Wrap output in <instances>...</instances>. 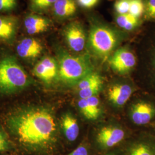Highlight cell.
Wrapping results in <instances>:
<instances>
[{
  "instance_id": "6da1fadb",
  "label": "cell",
  "mask_w": 155,
  "mask_h": 155,
  "mask_svg": "<svg viewBox=\"0 0 155 155\" xmlns=\"http://www.w3.org/2000/svg\"><path fill=\"white\" fill-rule=\"evenodd\" d=\"M5 126L12 138L28 154H46L55 148L58 131L55 118L45 107H18L6 117Z\"/></svg>"
},
{
  "instance_id": "7a4b0ae2",
  "label": "cell",
  "mask_w": 155,
  "mask_h": 155,
  "mask_svg": "<svg viewBox=\"0 0 155 155\" xmlns=\"http://www.w3.org/2000/svg\"><path fill=\"white\" fill-rule=\"evenodd\" d=\"M32 80L13 56L0 59V93L10 94L28 87Z\"/></svg>"
},
{
  "instance_id": "3957f363",
  "label": "cell",
  "mask_w": 155,
  "mask_h": 155,
  "mask_svg": "<svg viewBox=\"0 0 155 155\" xmlns=\"http://www.w3.org/2000/svg\"><path fill=\"white\" fill-rule=\"evenodd\" d=\"M58 76L63 82L72 86L93 72V67L87 55H71L61 52L59 57Z\"/></svg>"
},
{
  "instance_id": "277c9868",
  "label": "cell",
  "mask_w": 155,
  "mask_h": 155,
  "mask_svg": "<svg viewBox=\"0 0 155 155\" xmlns=\"http://www.w3.org/2000/svg\"><path fill=\"white\" fill-rule=\"evenodd\" d=\"M119 36L115 30L102 24L95 25L90 31V47L95 55L105 61L115 48Z\"/></svg>"
},
{
  "instance_id": "5b68a950",
  "label": "cell",
  "mask_w": 155,
  "mask_h": 155,
  "mask_svg": "<svg viewBox=\"0 0 155 155\" xmlns=\"http://www.w3.org/2000/svg\"><path fill=\"white\" fill-rule=\"evenodd\" d=\"M113 71L120 74L129 72L136 64V58L133 53L125 48L117 50L109 60Z\"/></svg>"
},
{
  "instance_id": "8992f818",
  "label": "cell",
  "mask_w": 155,
  "mask_h": 155,
  "mask_svg": "<svg viewBox=\"0 0 155 155\" xmlns=\"http://www.w3.org/2000/svg\"><path fill=\"white\" fill-rule=\"evenodd\" d=\"M67 43L71 50L80 52L84 49L86 36L82 26L79 22H73L68 24L64 31Z\"/></svg>"
},
{
  "instance_id": "52a82bcc",
  "label": "cell",
  "mask_w": 155,
  "mask_h": 155,
  "mask_svg": "<svg viewBox=\"0 0 155 155\" xmlns=\"http://www.w3.org/2000/svg\"><path fill=\"white\" fill-rule=\"evenodd\" d=\"M34 75L45 83H50L58 76V63L52 57L45 56L35 65Z\"/></svg>"
},
{
  "instance_id": "ba28073f",
  "label": "cell",
  "mask_w": 155,
  "mask_h": 155,
  "mask_svg": "<svg viewBox=\"0 0 155 155\" xmlns=\"http://www.w3.org/2000/svg\"><path fill=\"white\" fill-rule=\"evenodd\" d=\"M130 116L136 125H147L155 117V105L147 101L138 102L132 106Z\"/></svg>"
},
{
  "instance_id": "9c48e42d",
  "label": "cell",
  "mask_w": 155,
  "mask_h": 155,
  "mask_svg": "<svg viewBox=\"0 0 155 155\" xmlns=\"http://www.w3.org/2000/svg\"><path fill=\"white\" fill-rule=\"evenodd\" d=\"M124 136L125 132L121 128L108 126L102 127L98 132L97 140L102 147L111 148L120 143Z\"/></svg>"
},
{
  "instance_id": "30bf717a",
  "label": "cell",
  "mask_w": 155,
  "mask_h": 155,
  "mask_svg": "<svg viewBox=\"0 0 155 155\" xmlns=\"http://www.w3.org/2000/svg\"><path fill=\"white\" fill-rule=\"evenodd\" d=\"M43 45L38 39L26 38L22 39L17 45L18 56L24 59H34L39 56L43 51Z\"/></svg>"
},
{
  "instance_id": "8fae6325",
  "label": "cell",
  "mask_w": 155,
  "mask_h": 155,
  "mask_svg": "<svg viewBox=\"0 0 155 155\" xmlns=\"http://www.w3.org/2000/svg\"><path fill=\"white\" fill-rule=\"evenodd\" d=\"M132 92L133 90L130 86L125 84H116L109 87L107 95L109 100L113 105L121 107L129 100Z\"/></svg>"
},
{
  "instance_id": "7c38bea8",
  "label": "cell",
  "mask_w": 155,
  "mask_h": 155,
  "mask_svg": "<svg viewBox=\"0 0 155 155\" xmlns=\"http://www.w3.org/2000/svg\"><path fill=\"white\" fill-rule=\"evenodd\" d=\"M50 24L48 18L38 15H29L24 20L25 29L31 35L45 32L50 28Z\"/></svg>"
},
{
  "instance_id": "4fadbf2b",
  "label": "cell",
  "mask_w": 155,
  "mask_h": 155,
  "mask_svg": "<svg viewBox=\"0 0 155 155\" xmlns=\"http://www.w3.org/2000/svg\"><path fill=\"white\" fill-rule=\"evenodd\" d=\"M18 28V20L16 17L0 16V40L9 41L13 39Z\"/></svg>"
},
{
  "instance_id": "5bb4252c",
  "label": "cell",
  "mask_w": 155,
  "mask_h": 155,
  "mask_svg": "<svg viewBox=\"0 0 155 155\" xmlns=\"http://www.w3.org/2000/svg\"><path fill=\"white\" fill-rule=\"evenodd\" d=\"M61 128L66 139L70 141H74L79 133V127L77 119L70 113L63 115L61 119Z\"/></svg>"
},
{
  "instance_id": "9a60e30c",
  "label": "cell",
  "mask_w": 155,
  "mask_h": 155,
  "mask_svg": "<svg viewBox=\"0 0 155 155\" xmlns=\"http://www.w3.org/2000/svg\"><path fill=\"white\" fill-rule=\"evenodd\" d=\"M52 7L54 15L59 18L71 16L77 11V5L74 0H56Z\"/></svg>"
},
{
  "instance_id": "2e32d148",
  "label": "cell",
  "mask_w": 155,
  "mask_h": 155,
  "mask_svg": "<svg viewBox=\"0 0 155 155\" xmlns=\"http://www.w3.org/2000/svg\"><path fill=\"white\" fill-rule=\"evenodd\" d=\"M130 155H155V144L143 141L134 144L130 150Z\"/></svg>"
},
{
  "instance_id": "e0dca14e",
  "label": "cell",
  "mask_w": 155,
  "mask_h": 155,
  "mask_svg": "<svg viewBox=\"0 0 155 155\" xmlns=\"http://www.w3.org/2000/svg\"><path fill=\"white\" fill-rule=\"evenodd\" d=\"M116 21L120 28L127 31L133 30L139 24V18L133 16L129 13L118 15L117 17Z\"/></svg>"
},
{
  "instance_id": "ac0fdd59",
  "label": "cell",
  "mask_w": 155,
  "mask_h": 155,
  "mask_svg": "<svg viewBox=\"0 0 155 155\" xmlns=\"http://www.w3.org/2000/svg\"><path fill=\"white\" fill-rule=\"evenodd\" d=\"M102 84L103 79L102 77L98 74L92 72L86 77L84 78L82 80H81L78 83V86L79 90H82L93 86Z\"/></svg>"
},
{
  "instance_id": "d6986e66",
  "label": "cell",
  "mask_w": 155,
  "mask_h": 155,
  "mask_svg": "<svg viewBox=\"0 0 155 155\" xmlns=\"http://www.w3.org/2000/svg\"><path fill=\"white\" fill-rule=\"evenodd\" d=\"M56 0H30V8L35 12H42L53 6Z\"/></svg>"
},
{
  "instance_id": "ffe728a7",
  "label": "cell",
  "mask_w": 155,
  "mask_h": 155,
  "mask_svg": "<svg viewBox=\"0 0 155 155\" xmlns=\"http://www.w3.org/2000/svg\"><path fill=\"white\" fill-rule=\"evenodd\" d=\"M129 13L133 16L139 18L145 11V6L141 0H130Z\"/></svg>"
},
{
  "instance_id": "44dd1931",
  "label": "cell",
  "mask_w": 155,
  "mask_h": 155,
  "mask_svg": "<svg viewBox=\"0 0 155 155\" xmlns=\"http://www.w3.org/2000/svg\"><path fill=\"white\" fill-rule=\"evenodd\" d=\"M78 105L84 116L88 120H95L93 114L86 99L81 98L78 102Z\"/></svg>"
},
{
  "instance_id": "7402d4cb",
  "label": "cell",
  "mask_w": 155,
  "mask_h": 155,
  "mask_svg": "<svg viewBox=\"0 0 155 155\" xmlns=\"http://www.w3.org/2000/svg\"><path fill=\"white\" fill-rule=\"evenodd\" d=\"M102 85H97L90 87L86 89L79 90V95L81 98L87 99L91 97L96 95L98 93H99L100 90L102 88Z\"/></svg>"
},
{
  "instance_id": "603a6c76",
  "label": "cell",
  "mask_w": 155,
  "mask_h": 155,
  "mask_svg": "<svg viewBox=\"0 0 155 155\" xmlns=\"http://www.w3.org/2000/svg\"><path fill=\"white\" fill-rule=\"evenodd\" d=\"M86 100L93 114L95 120H96L99 116L101 112L99 99L96 95H95L88 98Z\"/></svg>"
},
{
  "instance_id": "cb8c5ba5",
  "label": "cell",
  "mask_w": 155,
  "mask_h": 155,
  "mask_svg": "<svg viewBox=\"0 0 155 155\" xmlns=\"http://www.w3.org/2000/svg\"><path fill=\"white\" fill-rule=\"evenodd\" d=\"M11 143L5 132L0 127V152L11 150Z\"/></svg>"
},
{
  "instance_id": "d4e9b609",
  "label": "cell",
  "mask_w": 155,
  "mask_h": 155,
  "mask_svg": "<svg viewBox=\"0 0 155 155\" xmlns=\"http://www.w3.org/2000/svg\"><path fill=\"white\" fill-rule=\"evenodd\" d=\"M130 2L129 0H117L115 3L114 8L119 15L129 13Z\"/></svg>"
},
{
  "instance_id": "484cf974",
  "label": "cell",
  "mask_w": 155,
  "mask_h": 155,
  "mask_svg": "<svg viewBox=\"0 0 155 155\" xmlns=\"http://www.w3.org/2000/svg\"><path fill=\"white\" fill-rule=\"evenodd\" d=\"M17 4V0H0V12L13 11Z\"/></svg>"
},
{
  "instance_id": "4316f807",
  "label": "cell",
  "mask_w": 155,
  "mask_h": 155,
  "mask_svg": "<svg viewBox=\"0 0 155 155\" xmlns=\"http://www.w3.org/2000/svg\"><path fill=\"white\" fill-rule=\"evenodd\" d=\"M145 13L147 18L155 20V0H148L145 6Z\"/></svg>"
},
{
  "instance_id": "83f0119b",
  "label": "cell",
  "mask_w": 155,
  "mask_h": 155,
  "mask_svg": "<svg viewBox=\"0 0 155 155\" xmlns=\"http://www.w3.org/2000/svg\"><path fill=\"white\" fill-rule=\"evenodd\" d=\"M79 5L85 8H91L95 5L98 0H78Z\"/></svg>"
},
{
  "instance_id": "f1b7e54d",
  "label": "cell",
  "mask_w": 155,
  "mask_h": 155,
  "mask_svg": "<svg viewBox=\"0 0 155 155\" xmlns=\"http://www.w3.org/2000/svg\"><path fill=\"white\" fill-rule=\"evenodd\" d=\"M68 155H88V151L84 145H80Z\"/></svg>"
},
{
  "instance_id": "f546056e",
  "label": "cell",
  "mask_w": 155,
  "mask_h": 155,
  "mask_svg": "<svg viewBox=\"0 0 155 155\" xmlns=\"http://www.w3.org/2000/svg\"><path fill=\"white\" fill-rule=\"evenodd\" d=\"M153 68H154V71H155V55L154 58V61H153Z\"/></svg>"
},
{
  "instance_id": "4dcf8cb0",
  "label": "cell",
  "mask_w": 155,
  "mask_h": 155,
  "mask_svg": "<svg viewBox=\"0 0 155 155\" xmlns=\"http://www.w3.org/2000/svg\"><path fill=\"white\" fill-rule=\"evenodd\" d=\"M129 1H130V0H129Z\"/></svg>"
}]
</instances>
